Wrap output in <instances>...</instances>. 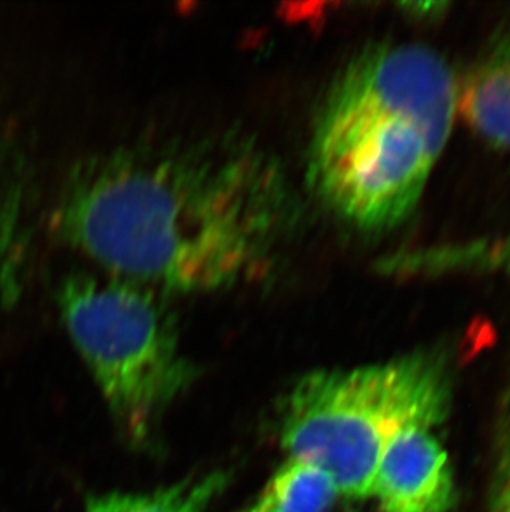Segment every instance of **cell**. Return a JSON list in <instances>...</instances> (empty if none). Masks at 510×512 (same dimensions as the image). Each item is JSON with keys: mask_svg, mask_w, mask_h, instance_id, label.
<instances>
[{"mask_svg": "<svg viewBox=\"0 0 510 512\" xmlns=\"http://www.w3.org/2000/svg\"><path fill=\"white\" fill-rule=\"evenodd\" d=\"M299 219L280 161L229 136L106 151L73 173L58 208L63 236L110 274L179 294L264 279Z\"/></svg>", "mask_w": 510, "mask_h": 512, "instance_id": "6da1fadb", "label": "cell"}, {"mask_svg": "<svg viewBox=\"0 0 510 512\" xmlns=\"http://www.w3.org/2000/svg\"><path fill=\"white\" fill-rule=\"evenodd\" d=\"M456 116V73L443 55L414 42L368 45L320 107L310 184L350 226L398 228L421 203Z\"/></svg>", "mask_w": 510, "mask_h": 512, "instance_id": "7a4b0ae2", "label": "cell"}, {"mask_svg": "<svg viewBox=\"0 0 510 512\" xmlns=\"http://www.w3.org/2000/svg\"><path fill=\"white\" fill-rule=\"evenodd\" d=\"M453 387V355L443 345L308 372L280 405V443L289 458L323 469L343 498H370L388 443L409 428L441 425Z\"/></svg>", "mask_w": 510, "mask_h": 512, "instance_id": "3957f363", "label": "cell"}, {"mask_svg": "<svg viewBox=\"0 0 510 512\" xmlns=\"http://www.w3.org/2000/svg\"><path fill=\"white\" fill-rule=\"evenodd\" d=\"M58 307L121 440L150 450L169 408L198 377L173 310L148 285L87 272L63 281Z\"/></svg>", "mask_w": 510, "mask_h": 512, "instance_id": "277c9868", "label": "cell"}, {"mask_svg": "<svg viewBox=\"0 0 510 512\" xmlns=\"http://www.w3.org/2000/svg\"><path fill=\"white\" fill-rule=\"evenodd\" d=\"M373 496L383 512L453 509V468L433 430L409 428L388 443L376 469Z\"/></svg>", "mask_w": 510, "mask_h": 512, "instance_id": "5b68a950", "label": "cell"}, {"mask_svg": "<svg viewBox=\"0 0 510 512\" xmlns=\"http://www.w3.org/2000/svg\"><path fill=\"white\" fill-rule=\"evenodd\" d=\"M456 112L484 143L510 155V30L487 40L456 75Z\"/></svg>", "mask_w": 510, "mask_h": 512, "instance_id": "8992f818", "label": "cell"}, {"mask_svg": "<svg viewBox=\"0 0 510 512\" xmlns=\"http://www.w3.org/2000/svg\"><path fill=\"white\" fill-rule=\"evenodd\" d=\"M391 279H443L451 276L501 274L510 277V232L469 241L401 249L378 262Z\"/></svg>", "mask_w": 510, "mask_h": 512, "instance_id": "52a82bcc", "label": "cell"}, {"mask_svg": "<svg viewBox=\"0 0 510 512\" xmlns=\"http://www.w3.org/2000/svg\"><path fill=\"white\" fill-rule=\"evenodd\" d=\"M229 481L231 474L226 469H212L146 493L92 494L85 503V512H207Z\"/></svg>", "mask_w": 510, "mask_h": 512, "instance_id": "ba28073f", "label": "cell"}, {"mask_svg": "<svg viewBox=\"0 0 510 512\" xmlns=\"http://www.w3.org/2000/svg\"><path fill=\"white\" fill-rule=\"evenodd\" d=\"M338 496L337 486L323 469L287 458L241 512H330Z\"/></svg>", "mask_w": 510, "mask_h": 512, "instance_id": "9c48e42d", "label": "cell"}, {"mask_svg": "<svg viewBox=\"0 0 510 512\" xmlns=\"http://www.w3.org/2000/svg\"><path fill=\"white\" fill-rule=\"evenodd\" d=\"M484 512H510V375L497 405Z\"/></svg>", "mask_w": 510, "mask_h": 512, "instance_id": "30bf717a", "label": "cell"}]
</instances>
